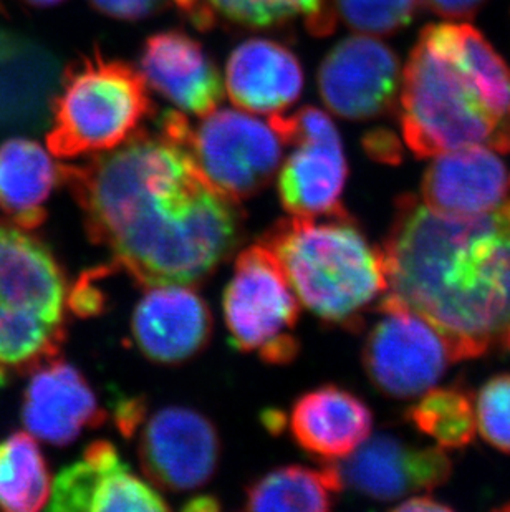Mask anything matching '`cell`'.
<instances>
[{"mask_svg":"<svg viewBox=\"0 0 510 512\" xmlns=\"http://www.w3.org/2000/svg\"><path fill=\"white\" fill-rule=\"evenodd\" d=\"M335 17L357 34L393 35L411 24L419 0H332Z\"/></svg>","mask_w":510,"mask_h":512,"instance_id":"484cf974","label":"cell"},{"mask_svg":"<svg viewBox=\"0 0 510 512\" xmlns=\"http://www.w3.org/2000/svg\"><path fill=\"white\" fill-rule=\"evenodd\" d=\"M27 5H32V7H39V9H45V7H53V5H58L63 0H22Z\"/></svg>","mask_w":510,"mask_h":512,"instance_id":"d6a6232c","label":"cell"},{"mask_svg":"<svg viewBox=\"0 0 510 512\" xmlns=\"http://www.w3.org/2000/svg\"><path fill=\"white\" fill-rule=\"evenodd\" d=\"M325 218L290 216L260 242L274 252L300 304L327 324L352 329L388 290L385 259L347 211Z\"/></svg>","mask_w":510,"mask_h":512,"instance_id":"277c9868","label":"cell"},{"mask_svg":"<svg viewBox=\"0 0 510 512\" xmlns=\"http://www.w3.org/2000/svg\"><path fill=\"white\" fill-rule=\"evenodd\" d=\"M201 120L181 112L161 118V133L181 146L204 178L241 203L259 194L279 171L284 140L270 120L246 110H212Z\"/></svg>","mask_w":510,"mask_h":512,"instance_id":"52a82bcc","label":"cell"},{"mask_svg":"<svg viewBox=\"0 0 510 512\" xmlns=\"http://www.w3.org/2000/svg\"><path fill=\"white\" fill-rule=\"evenodd\" d=\"M186 509H193V511H214V509H217V504L212 498H198L194 499L193 503L188 504Z\"/></svg>","mask_w":510,"mask_h":512,"instance_id":"1f68e13d","label":"cell"},{"mask_svg":"<svg viewBox=\"0 0 510 512\" xmlns=\"http://www.w3.org/2000/svg\"><path fill=\"white\" fill-rule=\"evenodd\" d=\"M232 345L269 365H289L300 352V305L274 252L264 242L239 252L222 295Z\"/></svg>","mask_w":510,"mask_h":512,"instance_id":"ba28073f","label":"cell"},{"mask_svg":"<svg viewBox=\"0 0 510 512\" xmlns=\"http://www.w3.org/2000/svg\"><path fill=\"white\" fill-rule=\"evenodd\" d=\"M506 347L510 350V334L509 337H507Z\"/></svg>","mask_w":510,"mask_h":512,"instance_id":"e575fe53","label":"cell"},{"mask_svg":"<svg viewBox=\"0 0 510 512\" xmlns=\"http://www.w3.org/2000/svg\"><path fill=\"white\" fill-rule=\"evenodd\" d=\"M431 12L448 20L471 19L486 0H423Z\"/></svg>","mask_w":510,"mask_h":512,"instance_id":"f546056e","label":"cell"},{"mask_svg":"<svg viewBox=\"0 0 510 512\" xmlns=\"http://www.w3.org/2000/svg\"><path fill=\"white\" fill-rule=\"evenodd\" d=\"M68 294L49 247L0 219V385L57 357L67 335Z\"/></svg>","mask_w":510,"mask_h":512,"instance_id":"5b68a950","label":"cell"},{"mask_svg":"<svg viewBox=\"0 0 510 512\" xmlns=\"http://www.w3.org/2000/svg\"><path fill=\"white\" fill-rule=\"evenodd\" d=\"M332 466L343 488L375 501L433 491L453 474V463L443 448H414L386 433L368 436L343 463Z\"/></svg>","mask_w":510,"mask_h":512,"instance_id":"4fadbf2b","label":"cell"},{"mask_svg":"<svg viewBox=\"0 0 510 512\" xmlns=\"http://www.w3.org/2000/svg\"><path fill=\"white\" fill-rule=\"evenodd\" d=\"M206 29L217 24L246 29H272L302 19L313 35H328L335 29L332 0H201Z\"/></svg>","mask_w":510,"mask_h":512,"instance_id":"603a6c76","label":"cell"},{"mask_svg":"<svg viewBox=\"0 0 510 512\" xmlns=\"http://www.w3.org/2000/svg\"><path fill=\"white\" fill-rule=\"evenodd\" d=\"M0 7H2V4H0Z\"/></svg>","mask_w":510,"mask_h":512,"instance_id":"d590c367","label":"cell"},{"mask_svg":"<svg viewBox=\"0 0 510 512\" xmlns=\"http://www.w3.org/2000/svg\"><path fill=\"white\" fill-rule=\"evenodd\" d=\"M395 511L398 512H448L453 511L448 504L438 503L436 499L429 496H418V498L406 499L405 503L398 504Z\"/></svg>","mask_w":510,"mask_h":512,"instance_id":"4dcf8cb0","label":"cell"},{"mask_svg":"<svg viewBox=\"0 0 510 512\" xmlns=\"http://www.w3.org/2000/svg\"><path fill=\"white\" fill-rule=\"evenodd\" d=\"M317 82L330 112L347 120H371L398 105L400 58L371 35L348 37L323 58Z\"/></svg>","mask_w":510,"mask_h":512,"instance_id":"7c38bea8","label":"cell"},{"mask_svg":"<svg viewBox=\"0 0 510 512\" xmlns=\"http://www.w3.org/2000/svg\"><path fill=\"white\" fill-rule=\"evenodd\" d=\"M398 100L401 130L416 158L472 145L510 155V68L471 25L421 32Z\"/></svg>","mask_w":510,"mask_h":512,"instance_id":"3957f363","label":"cell"},{"mask_svg":"<svg viewBox=\"0 0 510 512\" xmlns=\"http://www.w3.org/2000/svg\"><path fill=\"white\" fill-rule=\"evenodd\" d=\"M211 309L206 300L184 284L150 285L131 317V335L148 360L181 365L211 342Z\"/></svg>","mask_w":510,"mask_h":512,"instance_id":"9a60e30c","label":"cell"},{"mask_svg":"<svg viewBox=\"0 0 510 512\" xmlns=\"http://www.w3.org/2000/svg\"><path fill=\"white\" fill-rule=\"evenodd\" d=\"M499 509H501V511H510V503L506 504V506H502V508Z\"/></svg>","mask_w":510,"mask_h":512,"instance_id":"836d02e7","label":"cell"},{"mask_svg":"<svg viewBox=\"0 0 510 512\" xmlns=\"http://www.w3.org/2000/svg\"><path fill=\"white\" fill-rule=\"evenodd\" d=\"M304 68L292 50L270 39H247L227 58L224 88L241 110L274 116L304 92Z\"/></svg>","mask_w":510,"mask_h":512,"instance_id":"d6986e66","label":"cell"},{"mask_svg":"<svg viewBox=\"0 0 510 512\" xmlns=\"http://www.w3.org/2000/svg\"><path fill=\"white\" fill-rule=\"evenodd\" d=\"M476 420L482 438L510 453V375H497L477 393Z\"/></svg>","mask_w":510,"mask_h":512,"instance_id":"4316f807","label":"cell"},{"mask_svg":"<svg viewBox=\"0 0 510 512\" xmlns=\"http://www.w3.org/2000/svg\"><path fill=\"white\" fill-rule=\"evenodd\" d=\"M509 193L506 163L484 145L436 156L421 183L423 203L449 214L491 213L506 203Z\"/></svg>","mask_w":510,"mask_h":512,"instance_id":"ac0fdd59","label":"cell"},{"mask_svg":"<svg viewBox=\"0 0 510 512\" xmlns=\"http://www.w3.org/2000/svg\"><path fill=\"white\" fill-rule=\"evenodd\" d=\"M90 4L106 17L125 22H138L171 5L183 12L198 29H206L201 0H90Z\"/></svg>","mask_w":510,"mask_h":512,"instance_id":"83f0119b","label":"cell"},{"mask_svg":"<svg viewBox=\"0 0 510 512\" xmlns=\"http://www.w3.org/2000/svg\"><path fill=\"white\" fill-rule=\"evenodd\" d=\"M285 145L294 146L280 166L279 198L290 216L318 218L345 213L348 163L337 126L315 107L269 116Z\"/></svg>","mask_w":510,"mask_h":512,"instance_id":"30bf717a","label":"cell"},{"mask_svg":"<svg viewBox=\"0 0 510 512\" xmlns=\"http://www.w3.org/2000/svg\"><path fill=\"white\" fill-rule=\"evenodd\" d=\"M342 481L330 466L312 469L290 464L272 469L246 489L247 511L325 512L335 506Z\"/></svg>","mask_w":510,"mask_h":512,"instance_id":"7402d4cb","label":"cell"},{"mask_svg":"<svg viewBox=\"0 0 510 512\" xmlns=\"http://www.w3.org/2000/svg\"><path fill=\"white\" fill-rule=\"evenodd\" d=\"M363 150L371 160L383 163V165H400L403 161V146L398 136L390 130L368 131L363 136Z\"/></svg>","mask_w":510,"mask_h":512,"instance_id":"f1b7e54d","label":"cell"},{"mask_svg":"<svg viewBox=\"0 0 510 512\" xmlns=\"http://www.w3.org/2000/svg\"><path fill=\"white\" fill-rule=\"evenodd\" d=\"M90 241L138 284H198L241 244L244 214L163 133L140 130L82 165H62Z\"/></svg>","mask_w":510,"mask_h":512,"instance_id":"6da1fadb","label":"cell"},{"mask_svg":"<svg viewBox=\"0 0 510 512\" xmlns=\"http://www.w3.org/2000/svg\"><path fill=\"white\" fill-rule=\"evenodd\" d=\"M289 426L305 453L323 461H340L371 435L373 413L352 392L323 385L295 401Z\"/></svg>","mask_w":510,"mask_h":512,"instance_id":"ffe728a7","label":"cell"},{"mask_svg":"<svg viewBox=\"0 0 510 512\" xmlns=\"http://www.w3.org/2000/svg\"><path fill=\"white\" fill-rule=\"evenodd\" d=\"M388 294L431 322L456 360L506 347L510 334V203L441 213L403 194L385 244Z\"/></svg>","mask_w":510,"mask_h":512,"instance_id":"7a4b0ae2","label":"cell"},{"mask_svg":"<svg viewBox=\"0 0 510 512\" xmlns=\"http://www.w3.org/2000/svg\"><path fill=\"white\" fill-rule=\"evenodd\" d=\"M22 421L30 435L53 446H68L88 428L105 421L87 378L70 363L49 360L30 372Z\"/></svg>","mask_w":510,"mask_h":512,"instance_id":"2e32d148","label":"cell"},{"mask_svg":"<svg viewBox=\"0 0 510 512\" xmlns=\"http://www.w3.org/2000/svg\"><path fill=\"white\" fill-rule=\"evenodd\" d=\"M406 420L443 450L466 448L477 431L471 393L459 387L431 388L406 411Z\"/></svg>","mask_w":510,"mask_h":512,"instance_id":"d4e9b609","label":"cell"},{"mask_svg":"<svg viewBox=\"0 0 510 512\" xmlns=\"http://www.w3.org/2000/svg\"><path fill=\"white\" fill-rule=\"evenodd\" d=\"M146 85L181 113L204 116L224 98L216 63L198 40L181 30H164L146 40L140 55Z\"/></svg>","mask_w":510,"mask_h":512,"instance_id":"e0dca14e","label":"cell"},{"mask_svg":"<svg viewBox=\"0 0 510 512\" xmlns=\"http://www.w3.org/2000/svg\"><path fill=\"white\" fill-rule=\"evenodd\" d=\"M146 478L171 493L203 488L216 474L221 438L201 411L164 406L141 418L133 435Z\"/></svg>","mask_w":510,"mask_h":512,"instance_id":"8fae6325","label":"cell"},{"mask_svg":"<svg viewBox=\"0 0 510 512\" xmlns=\"http://www.w3.org/2000/svg\"><path fill=\"white\" fill-rule=\"evenodd\" d=\"M62 181V165L37 141L14 138L0 145V209L20 228L37 229L45 203Z\"/></svg>","mask_w":510,"mask_h":512,"instance_id":"44dd1931","label":"cell"},{"mask_svg":"<svg viewBox=\"0 0 510 512\" xmlns=\"http://www.w3.org/2000/svg\"><path fill=\"white\" fill-rule=\"evenodd\" d=\"M57 512L168 511L163 496L136 476L110 441H95L77 463L58 473L50 491Z\"/></svg>","mask_w":510,"mask_h":512,"instance_id":"5bb4252c","label":"cell"},{"mask_svg":"<svg viewBox=\"0 0 510 512\" xmlns=\"http://www.w3.org/2000/svg\"><path fill=\"white\" fill-rule=\"evenodd\" d=\"M49 464L30 433L0 440V509L35 512L50 498Z\"/></svg>","mask_w":510,"mask_h":512,"instance_id":"cb8c5ba5","label":"cell"},{"mask_svg":"<svg viewBox=\"0 0 510 512\" xmlns=\"http://www.w3.org/2000/svg\"><path fill=\"white\" fill-rule=\"evenodd\" d=\"M150 115L153 100L138 70L98 52L87 55L63 75L47 148L55 158L98 155L143 130Z\"/></svg>","mask_w":510,"mask_h":512,"instance_id":"8992f818","label":"cell"},{"mask_svg":"<svg viewBox=\"0 0 510 512\" xmlns=\"http://www.w3.org/2000/svg\"><path fill=\"white\" fill-rule=\"evenodd\" d=\"M383 314L363 345V367L386 397L418 398L443 378L456 360L453 345L431 322L386 294Z\"/></svg>","mask_w":510,"mask_h":512,"instance_id":"9c48e42d","label":"cell"}]
</instances>
